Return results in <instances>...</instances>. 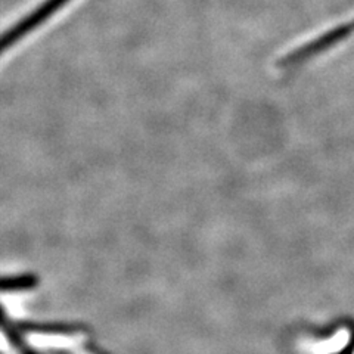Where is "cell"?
<instances>
[{
    "instance_id": "obj_1",
    "label": "cell",
    "mask_w": 354,
    "mask_h": 354,
    "mask_svg": "<svg viewBox=\"0 0 354 354\" xmlns=\"http://www.w3.org/2000/svg\"><path fill=\"white\" fill-rule=\"evenodd\" d=\"M353 28H354L353 26H339L326 31L325 35L319 36L317 39L308 41L303 44V46L283 55V57L278 61V66L279 68H292V66L304 64L306 61L316 57V55L324 53L325 50L334 46V44L339 43L341 40L347 39Z\"/></svg>"
},
{
    "instance_id": "obj_2",
    "label": "cell",
    "mask_w": 354,
    "mask_h": 354,
    "mask_svg": "<svg viewBox=\"0 0 354 354\" xmlns=\"http://www.w3.org/2000/svg\"><path fill=\"white\" fill-rule=\"evenodd\" d=\"M70 0H44L36 9H32L28 15L21 18L14 27H10L5 32L2 39V49L6 52L8 49L14 48L22 39H26L30 32L37 30L44 21L52 18L57 10L64 8Z\"/></svg>"
},
{
    "instance_id": "obj_3",
    "label": "cell",
    "mask_w": 354,
    "mask_h": 354,
    "mask_svg": "<svg viewBox=\"0 0 354 354\" xmlns=\"http://www.w3.org/2000/svg\"><path fill=\"white\" fill-rule=\"evenodd\" d=\"M19 329L26 332H37V334H52V335H71L82 330L79 325L70 324H21Z\"/></svg>"
},
{
    "instance_id": "obj_4",
    "label": "cell",
    "mask_w": 354,
    "mask_h": 354,
    "mask_svg": "<svg viewBox=\"0 0 354 354\" xmlns=\"http://www.w3.org/2000/svg\"><path fill=\"white\" fill-rule=\"evenodd\" d=\"M37 282H39L37 276L31 274V273L9 276V278H3V281H2V291L12 292V291L31 290V288L37 286Z\"/></svg>"
},
{
    "instance_id": "obj_5",
    "label": "cell",
    "mask_w": 354,
    "mask_h": 354,
    "mask_svg": "<svg viewBox=\"0 0 354 354\" xmlns=\"http://www.w3.org/2000/svg\"><path fill=\"white\" fill-rule=\"evenodd\" d=\"M3 330H5V334L9 337V339L12 341V344H14L15 348L19 351V354H39V353H36L35 350H31V348L26 344V342L21 339V337H19V334H18V329L14 328L12 325H9L6 316L3 317Z\"/></svg>"
}]
</instances>
